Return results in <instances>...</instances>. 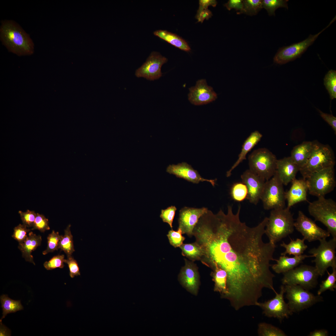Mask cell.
<instances>
[{"mask_svg": "<svg viewBox=\"0 0 336 336\" xmlns=\"http://www.w3.org/2000/svg\"><path fill=\"white\" fill-rule=\"evenodd\" d=\"M64 262L68 265L69 270V275L71 278L80 275L78 264L77 261L72 256L67 257V259H65Z\"/></svg>", "mask_w": 336, "mask_h": 336, "instance_id": "obj_46", "label": "cell"}, {"mask_svg": "<svg viewBox=\"0 0 336 336\" xmlns=\"http://www.w3.org/2000/svg\"><path fill=\"white\" fill-rule=\"evenodd\" d=\"M320 245L317 248L310 250L308 252L315 258L312 261L315 264V267L319 275L323 276L327 269L331 267L336 268V238L327 241L326 239L319 240Z\"/></svg>", "mask_w": 336, "mask_h": 336, "instance_id": "obj_7", "label": "cell"}, {"mask_svg": "<svg viewBox=\"0 0 336 336\" xmlns=\"http://www.w3.org/2000/svg\"><path fill=\"white\" fill-rule=\"evenodd\" d=\"M20 214L23 224L27 227H33L36 216V213L34 211L29 210L25 212L19 211Z\"/></svg>", "mask_w": 336, "mask_h": 336, "instance_id": "obj_45", "label": "cell"}, {"mask_svg": "<svg viewBox=\"0 0 336 336\" xmlns=\"http://www.w3.org/2000/svg\"><path fill=\"white\" fill-rule=\"evenodd\" d=\"M212 16V12L208 9L203 10L196 14V18L198 22L202 23L204 20H208Z\"/></svg>", "mask_w": 336, "mask_h": 336, "instance_id": "obj_50", "label": "cell"}, {"mask_svg": "<svg viewBox=\"0 0 336 336\" xmlns=\"http://www.w3.org/2000/svg\"><path fill=\"white\" fill-rule=\"evenodd\" d=\"M224 6L229 10L232 9H235L237 11V14H238L242 10L243 0H229L224 4Z\"/></svg>", "mask_w": 336, "mask_h": 336, "instance_id": "obj_47", "label": "cell"}, {"mask_svg": "<svg viewBox=\"0 0 336 336\" xmlns=\"http://www.w3.org/2000/svg\"><path fill=\"white\" fill-rule=\"evenodd\" d=\"M212 269L211 276L214 282V291L219 292L221 297L225 299L228 293L227 273L225 270L217 267Z\"/></svg>", "mask_w": 336, "mask_h": 336, "instance_id": "obj_27", "label": "cell"}, {"mask_svg": "<svg viewBox=\"0 0 336 336\" xmlns=\"http://www.w3.org/2000/svg\"><path fill=\"white\" fill-rule=\"evenodd\" d=\"M166 172L174 175L177 177L183 179L194 184L206 181L210 183L213 186L216 184V179L208 180L203 178L198 171L186 162H183L177 165H170L167 168Z\"/></svg>", "mask_w": 336, "mask_h": 336, "instance_id": "obj_20", "label": "cell"}, {"mask_svg": "<svg viewBox=\"0 0 336 336\" xmlns=\"http://www.w3.org/2000/svg\"><path fill=\"white\" fill-rule=\"evenodd\" d=\"M284 289L288 305L293 313L306 309L323 300L320 295H315L299 285H285Z\"/></svg>", "mask_w": 336, "mask_h": 336, "instance_id": "obj_8", "label": "cell"}, {"mask_svg": "<svg viewBox=\"0 0 336 336\" xmlns=\"http://www.w3.org/2000/svg\"><path fill=\"white\" fill-rule=\"evenodd\" d=\"M262 137V135L258 131H255L251 133L243 143L237 160L226 172L227 177H230L231 175L232 171L246 159L247 154L258 143Z\"/></svg>", "mask_w": 336, "mask_h": 336, "instance_id": "obj_24", "label": "cell"}, {"mask_svg": "<svg viewBox=\"0 0 336 336\" xmlns=\"http://www.w3.org/2000/svg\"><path fill=\"white\" fill-rule=\"evenodd\" d=\"M335 20V17L328 26L317 34L315 35H310L307 38L301 42L280 48L274 57V62L277 64H282L299 57L314 43L318 36Z\"/></svg>", "mask_w": 336, "mask_h": 336, "instance_id": "obj_12", "label": "cell"}, {"mask_svg": "<svg viewBox=\"0 0 336 336\" xmlns=\"http://www.w3.org/2000/svg\"><path fill=\"white\" fill-rule=\"evenodd\" d=\"M48 219L44 215L36 213V216L31 230H37L41 232L50 229Z\"/></svg>", "mask_w": 336, "mask_h": 336, "instance_id": "obj_43", "label": "cell"}, {"mask_svg": "<svg viewBox=\"0 0 336 336\" xmlns=\"http://www.w3.org/2000/svg\"><path fill=\"white\" fill-rule=\"evenodd\" d=\"M305 240L304 239L297 238L296 240L291 239L290 242L287 244L283 242L280 245L284 248L285 250L281 254V255H286L288 254L298 256L303 254L308 247L304 243Z\"/></svg>", "mask_w": 336, "mask_h": 336, "instance_id": "obj_29", "label": "cell"}, {"mask_svg": "<svg viewBox=\"0 0 336 336\" xmlns=\"http://www.w3.org/2000/svg\"><path fill=\"white\" fill-rule=\"evenodd\" d=\"M182 255L194 261L201 260L203 254L202 247L197 242L189 244H183L180 247Z\"/></svg>", "mask_w": 336, "mask_h": 336, "instance_id": "obj_30", "label": "cell"}, {"mask_svg": "<svg viewBox=\"0 0 336 336\" xmlns=\"http://www.w3.org/2000/svg\"><path fill=\"white\" fill-rule=\"evenodd\" d=\"M310 202L308 209L316 221L321 222L327 228L333 238H336V203L324 197Z\"/></svg>", "mask_w": 336, "mask_h": 336, "instance_id": "obj_5", "label": "cell"}, {"mask_svg": "<svg viewBox=\"0 0 336 336\" xmlns=\"http://www.w3.org/2000/svg\"><path fill=\"white\" fill-rule=\"evenodd\" d=\"M274 292L276 295L273 298L264 302H258L256 306L263 310V313L266 316L276 318L281 321L288 318L293 313L284 300V285L281 286L279 293L276 291Z\"/></svg>", "mask_w": 336, "mask_h": 336, "instance_id": "obj_13", "label": "cell"}, {"mask_svg": "<svg viewBox=\"0 0 336 336\" xmlns=\"http://www.w3.org/2000/svg\"><path fill=\"white\" fill-rule=\"evenodd\" d=\"M64 255H58L53 257L49 261L44 264V268L47 270H51L57 268H63L65 263Z\"/></svg>", "mask_w": 336, "mask_h": 336, "instance_id": "obj_42", "label": "cell"}, {"mask_svg": "<svg viewBox=\"0 0 336 336\" xmlns=\"http://www.w3.org/2000/svg\"><path fill=\"white\" fill-rule=\"evenodd\" d=\"M167 61L165 57L158 53L153 52L146 62L136 70L135 75L138 77H143L150 81L158 79L162 75L161 70L162 65Z\"/></svg>", "mask_w": 336, "mask_h": 336, "instance_id": "obj_15", "label": "cell"}, {"mask_svg": "<svg viewBox=\"0 0 336 336\" xmlns=\"http://www.w3.org/2000/svg\"><path fill=\"white\" fill-rule=\"evenodd\" d=\"M189 90L188 100L194 105L206 104L214 101L217 98L216 93L212 87L208 85L205 79L198 80L195 85Z\"/></svg>", "mask_w": 336, "mask_h": 336, "instance_id": "obj_17", "label": "cell"}, {"mask_svg": "<svg viewBox=\"0 0 336 336\" xmlns=\"http://www.w3.org/2000/svg\"><path fill=\"white\" fill-rule=\"evenodd\" d=\"M309 257H313V256L302 254L289 257L286 255H281L278 259H275L276 263L271 265V266L276 273H283L296 267L306 258Z\"/></svg>", "mask_w": 336, "mask_h": 336, "instance_id": "obj_23", "label": "cell"}, {"mask_svg": "<svg viewBox=\"0 0 336 336\" xmlns=\"http://www.w3.org/2000/svg\"><path fill=\"white\" fill-rule=\"evenodd\" d=\"M0 301L2 310V316L0 319L2 321L8 314L14 313L23 309L20 301H16L9 298L7 295H3L0 296Z\"/></svg>", "mask_w": 336, "mask_h": 336, "instance_id": "obj_31", "label": "cell"}, {"mask_svg": "<svg viewBox=\"0 0 336 336\" xmlns=\"http://www.w3.org/2000/svg\"><path fill=\"white\" fill-rule=\"evenodd\" d=\"M294 226L303 236V239L309 242L326 239L330 235L327 231L317 226L313 220L307 217L301 211H298Z\"/></svg>", "mask_w": 336, "mask_h": 336, "instance_id": "obj_14", "label": "cell"}, {"mask_svg": "<svg viewBox=\"0 0 336 336\" xmlns=\"http://www.w3.org/2000/svg\"><path fill=\"white\" fill-rule=\"evenodd\" d=\"M321 117L332 128L336 134V118L332 114H326L318 109Z\"/></svg>", "mask_w": 336, "mask_h": 336, "instance_id": "obj_48", "label": "cell"}, {"mask_svg": "<svg viewBox=\"0 0 336 336\" xmlns=\"http://www.w3.org/2000/svg\"><path fill=\"white\" fill-rule=\"evenodd\" d=\"M333 271L330 273L327 270L328 276L326 279L322 281L317 292V295H320L326 290L331 291L336 288V268H332Z\"/></svg>", "mask_w": 336, "mask_h": 336, "instance_id": "obj_37", "label": "cell"}, {"mask_svg": "<svg viewBox=\"0 0 336 336\" xmlns=\"http://www.w3.org/2000/svg\"><path fill=\"white\" fill-rule=\"evenodd\" d=\"M309 194L317 198L324 197L333 191L336 185L334 167L314 173L306 179Z\"/></svg>", "mask_w": 336, "mask_h": 336, "instance_id": "obj_9", "label": "cell"}, {"mask_svg": "<svg viewBox=\"0 0 336 336\" xmlns=\"http://www.w3.org/2000/svg\"><path fill=\"white\" fill-rule=\"evenodd\" d=\"M154 34L182 50L189 51L191 49L187 43L184 40L175 34L166 30H158L155 31Z\"/></svg>", "mask_w": 336, "mask_h": 336, "instance_id": "obj_28", "label": "cell"}, {"mask_svg": "<svg viewBox=\"0 0 336 336\" xmlns=\"http://www.w3.org/2000/svg\"><path fill=\"white\" fill-rule=\"evenodd\" d=\"M185 260V265L182 268L179 275L180 281L188 291L197 295L200 283L197 267L192 262L186 259Z\"/></svg>", "mask_w": 336, "mask_h": 336, "instance_id": "obj_19", "label": "cell"}, {"mask_svg": "<svg viewBox=\"0 0 336 336\" xmlns=\"http://www.w3.org/2000/svg\"><path fill=\"white\" fill-rule=\"evenodd\" d=\"M62 236L60 235L58 232H55L53 230L47 237V247L43 252V254L46 255L50 252L58 250L59 249V242Z\"/></svg>", "mask_w": 336, "mask_h": 336, "instance_id": "obj_39", "label": "cell"}, {"mask_svg": "<svg viewBox=\"0 0 336 336\" xmlns=\"http://www.w3.org/2000/svg\"><path fill=\"white\" fill-rule=\"evenodd\" d=\"M199 2V6L197 14L203 10L208 9V7L210 6L215 7L217 3L215 0H200Z\"/></svg>", "mask_w": 336, "mask_h": 336, "instance_id": "obj_49", "label": "cell"}, {"mask_svg": "<svg viewBox=\"0 0 336 336\" xmlns=\"http://www.w3.org/2000/svg\"><path fill=\"white\" fill-rule=\"evenodd\" d=\"M0 39L9 51L19 56L30 55L34 52V44L29 35L15 21H1Z\"/></svg>", "mask_w": 336, "mask_h": 336, "instance_id": "obj_2", "label": "cell"}, {"mask_svg": "<svg viewBox=\"0 0 336 336\" xmlns=\"http://www.w3.org/2000/svg\"><path fill=\"white\" fill-rule=\"evenodd\" d=\"M0 336H10L11 332L9 329L3 325L0 321Z\"/></svg>", "mask_w": 336, "mask_h": 336, "instance_id": "obj_52", "label": "cell"}, {"mask_svg": "<svg viewBox=\"0 0 336 336\" xmlns=\"http://www.w3.org/2000/svg\"><path fill=\"white\" fill-rule=\"evenodd\" d=\"M258 333L260 336H286L285 333L279 328L265 322L258 325Z\"/></svg>", "mask_w": 336, "mask_h": 336, "instance_id": "obj_34", "label": "cell"}, {"mask_svg": "<svg viewBox=\"0 0 336 336\" xmlns=\"http://www.w3.org/2000/svg\"><path fill=\"white\" fill-rule=\"evenodd\" d=\"M265 229L269 241L275 244L294 231L293 215L287 207L271 211Z\"/></svg>", "mask_w": 336, "mask_h": 336, "instance_id": "obj_3", "label": "cell"}, {"mask_svg": "<svg viewBox=\"0 0 336 336\" xmlns=\"http://www.w3.org/2000/svg\"><path fill=\"white\" fill-rule=\"evenodd\" d=\"M312 141H304L295 146L290 156L300 169L307 162L311 152Z\"/></svg>", "mask_w": 336, "mask_h": 336, "instance_id": "obj_26", "label": "cell"}, {"mask_svg": "<svg viewBox=\"0 0 336 336\" xmlns=\"http://www.w3.org/2000/svg\"><path fill=\"white\" fill-rule=\"evenodd\" d=\"M282 285H297L309 290L316 287L319 276L315 267L302 265L283 273Z\"/></svg>", "mask_w": 336, "mask_h": 336, "instance_id": "obj_11", "label": "cell"}, {"mask_svg": "<svg viewBox=\"0 0 336 336\" xmlns=\"http://www.w3.org/2000/svg\"><path fill=\"white\" fill-rule=\"evenodd\" d=\"M242 182L246 185L248 190L247 199L256 205L260 199L266 180L249 169L241 175Z\"/></svg>", "mask_w": 336, "mask_h": 336, "instance_id": "obj_18", "label": "cell"}, {"mask_svg": "<svg viewBox=\"0 0 336 336\" xmlns=\"http://www.w3.org/2000/svg\"><path fill=\"white\" fill-rule=\"evenodd\" d=\"M248 159L249 169L266 181L275 173L278 159L268 149L261 148L255 149L249 156Z\"/></svg>", "mask_w": 336, "mask_h": 336, "instance_id": "obj_6", "label": "cell"}, {"mask_svg": "<svg viewBox=\"0 0 336 336\" xmlns=\"http://www.w3.org/2000/svg\"><path fill=\"white\" fill-rule=\"evenodd\" d=\"M290 189L285 192V198L287 201V207L290 208L300 202L307 201L308 187L306 180L296 178L292 182Z\"/></svg>", "mask_w": 336, "mask_h": 336, "instance_id": "obj_21", "label": "cell"}, {"mask_svg": "<svg viewBox=\"0 0 336 336\" xmlns=\"http://www.w3.org/2000/svg\"><path fill=\"white\" fill-rule=\"evenodd\" d=\"M26 226L23 224H19L13 229V233L12 237L20 243L24 242L27 238V233L31 229L27 228Z\"/></svg>", "mask_w": 336, "mask_h": 336, "instance_id": "obj_41", "label": "cell"}, {"mask_svg": "<svg viewBox=\"0 0 336 336\" xmlns=\"http://www.w3.org/2000/svg\"><path fill=\"white\" fill-rule=\"evenodd\" d=\"M239 205L236 214L228 206L225 214L220 209L216 214L208 211L199 219L193 231L196 241L202 247L201 260L212 269L227 273L228 293L225 299L236 310L256 306L267 288L274 292V275L270 262L276 246L264 242L263 237L268 221L265 217L255 226L241 221Z\"/></svg>", "mask_w": 336, "mask_h": 336, "instance_id": "obj_1", "label": "cell"}, {"mask_svg": "<svg viewBox=\"0 0 336 336\" xmlns=\"http://www.w3.org/2000/svg\"><path fill=\"white\" fill-rule=\"evenodd\" d=\"M260 200L265 210L285 208V192L276 171L272 177L266 181Z\"/></svg>", "mask_w": 336, "mask_h": 336, "instance_id": "obj_10", "label": "cell"}, {"mask_svg": "<svg viewBox=\"0 0 336 336\" xmlns=\"http://www.w3.org/2000/svg\"><path fill=\"white\" fill-rule=\"evenodd\" d=\"M41 241L42 238L40 235H37L30 231L27 239L23 242L19 243L18 248L26 261L35 265L31 253L41 245Z\"/></svg>", "mask_w": 336, "mask_h": 336, "instance_id": "obj_25", "label": "cell"}, {"mask_svg": "<svg viewBox=\"0 0 336 336\" xmlns=\"http://www.w3.org/2000/svg\"><path fill=\"white\" fill-rule=\"evenodd\" d=\"M262 8L261 0H244L242 10L238 14L253 16L256 15Z\"/></svg>", "mask_w": 336, "mask_h": 336, "instance_id": "obj_35", "label": "cell"}, {"mask_svg": "<svg viewBox=\"0 0 336 336\" xmlns=\"http://www.w3.org/2000/svg\"><path fill=\"white\" fill-rule=\"evenodd\" d=\"M70 226V225H68L65 230L64 235L62 236L59 244V249L63 251L67 257L72 256L75 251Z\"/></svg>", "mask_w": 336, "mask_h": 336, "instance_id": "obj_32", "label": "cell"}, {"mask_svg": "<svg viewBox=\"0 0 336 336\" xmlns=\"http://www.w3.org/2000/svg\"><path fill=\"white\" fill-rule=\"evenodd\" d=\"M177 208L175 206H171L165 209L161 210L160 217L164 222L167 223L172 229V223Z\"/></svg>", "mask_w": 336, "mask_h": 336, "instance_id": "obj_44", "label": "cell"}, {"mask_svg": "<svg viewBox=\"0 0 336 336\" xmlns=\"http://www.w3.org/2000/svg\"><path fill=\"white\" fill-rule=\"evenodd\" d=\"M324 84L331 100L336 98V71L331 70L325 75Z\"/></svg>", "mask_w": 336, "mask_h": 336, "instance_id": "obj_36", "label": "cell"}, {"mask_svg": "<svg viewBox=\"0 0 336 336\" xmlns=\"http://www.w3.org/2000/svg\"><path fill=\"white\" fill-rule=\"evenodd\" d=\"M208 210L205 207L195 208L185 207L181 208L179 212L178 228L181 230L182 234L192 236L194 229L199 218Z\"/></svg>", "mask_w": 336, "mask_h": 336, "instance_id": "obj_16", "label": "cell"}, {"mask_svg": "<svg viewBox=\"0 0 336 336\" xmlns=\"http://www.w3.org/2000/svg\"><path fill=\"white\" fill-rule=\"evenodd\" d=\"M182 234V231L179 228L177 231L173 230L169 231L167 236L170 244L175 248L180 247L185 239Z\"/></svg>", "mask_w": 336, "mask_h": 336, "instance_id": "obj_40", "label": "cell"}, {"mask_svg": "<svg viewBox=\"0 0 336 336\" xmlns=\"http://www.w3.org/2000/svg\"><path fill=\"white\" fill-rule=\"evenodd\" d=\"M230 194L232 199L237 202L243 201L247 198V187L242 182L234 183L231 187Z\"/></svg>", "mask_w": 336, "mask_h": 336, "instance_id": "obj_33", "label": "cell"}, {"mask_svg": "<svg viewBox=\"0 0 336 336\" xmlns=\"http://www.w3.org/2000/svg\"><path fill=\"white\" fill-rule=\"evenodd\" d=\"M329 335V332L327 330L325 329H315L310 332L308 335L309 336H327Z\"/></svg>", "mask_w": 336, "mask_h": 336, "instance_id": "obj_51", "label": "cell"}, {"mask_svg": "<svg viewBox=\"0 0 336 336\" xmlns=\"http://www.w3.org/2000/svg\"><path fill=\"white\" fill-rule=\"evenodd\" d=\"M313 142L310 155L306 164L299 171L306 179L313 173L327 168L334 167L335 157L331 147L317 141Z\"/></svg>", "mask_w": 336, "mask_h": 336, "instance_id": "obj_4", "label": "cell"}, {"mask_svg": "<svg viewBox=\"0 0 336 336\" xmlns=\"http://www.w3.org/2000/svg\"><path fill=\"white\" fill-rule=\"evenodd\" d=\"M287 0H263V8L267 11L270 16H275V10L279 7H285L288 9Z\"/></svg>", "mask_w": 336, "mask_h": 336, "instance_id": "obj_38", "label": "cell"}, {"mask_svg": "<svg viewBox=\"0 0 336 336\" xmlns=\"http://www.w3.org/2000/svg\"><path fill=\"white\" fill-rule=\"evenodd\" d=\"M299 170L290 156L277 160L276 172L283 185H287L295 179Z\"/></svg>", "mask_w": 336, "mask_h": 336, "instance_id": "obj_22", "label": "cell"}]
</instances>
